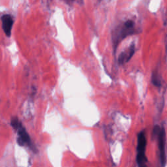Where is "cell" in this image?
I'll return each instance as SVG.
<instances>
[{"label":"cell","instance_id":"obj_1","mask_svg":"<svg viewBox=\"0 0 167 167\" xmlns=\"http://www.w3.org/2000/svg\"><path fill=\"white\" fill-rule=\"evenodd\" d=\"M11 125L15 131L17 132L18 137L17 138V142L20 146H24L27 144L29 146H31V141L30 139L29 135L26 129L22 125V123L20 121L17 117L12 118L11 121Z\"/></svg>","mask_w":167,"mask_h":167},{"label":"cell","instance_id":"obj_2","mask_svg":"<svg viewBox=\"0 0 167 167\" xmlns=\"http://www.w3.org/2000/svg\"><path fill=\"white\" fill-rule=\"evenodd\" d=\"M135 22L131 20H128L124 22L121 27L119 28L115 32V36L114 37V46L115 52L116 51L119 42L123 39L127 37L128 35H132L135 33Z\"/></svg>","mask_w":167,"mask_h":167},{"label":"cell","instance_id":"obj_3","mask_svg":"<svg viewBox=\"0 0 167 167\" xmlns=\"http://www.w3.org/2000/svg\"><path fill=\"white\" fill-rule=\"evenodd\" d=\"M158 136L159 139V148L160 152V161L162 167H164L165 165V130L164 127L161 129V131Z\"/></svg>","mask_w":167,"mask_h":167},{"label":"cell","instance_id":"obj_4","mask_svg":"<svg viewBox=\"0 0 167 167\" xmlns=\"http://www.w3.org/2000/svg\"><path fill=\"white\" fill-rule=\"evenodd\" d=\"M1 25H2V29L4 31L5 34L7 37H11V31L13 26V23L14 21L12 16L9 14H5L1 16Z\"/></svg>","mask_w":167,"mask_h":167},{"label":"cell","instance_id":"obj_5","mask_svg":"<svg viewBox=\"0 0 167 167\" xmlns=\"http://www.w3.org/2000/svg\"><path fill=\"white\" fill-rule=\"evenodd\" d=\"M135 52V46L134 43L130 45L129 47L126 49L125 51L122 52L118 58V63L119 65H123L125 63L128 62L132 56L134 55Z\"/></svg>","mask_w":167,"mask_h":167},{"label":"cell","instance_id":"obj_6","mask_svg":"<svg viewBox=\"0 0 167 167\" xmlns=\"http://www.w3.org/2000/svg\"><path fill=\"white\" fill-rule=\"evenodd\" d=\"M146 147V138L145 133L141 131L138 135V144H137V155H145V151Z\"/></svg>","mask_w":167,"mask_h":167},{"label":"cell","instance_id":"obj_7","mask_svg":"<svg viewBox=\"0 0 167 167\" xmlns=\"http://www.w3.org/2000/svg\"><path fill=\"white\" fill-rule=\"evenodd\" d=\"M152 81L153 84L157 86V87H161V80L159 78V76L158 75H157L156 73H153L152 78Z\"/></svg>","mask_w":167,"mask_h":167}]
</instances>
